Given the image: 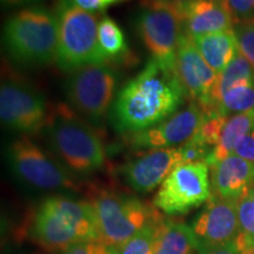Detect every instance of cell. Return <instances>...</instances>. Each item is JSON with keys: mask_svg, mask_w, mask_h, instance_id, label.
Wrapping results in <instances>:
<instances>
[{"mask_svg": "<svg viewBox=\"0 0 254 254\" xmlns=\"http://www.w3.org/2000/svg\"><path fill=\"white\" fill-rule=\"evenodd\" d=\"M182 14L183 32L190 38L234 27L232 15L220 0H194Z\"/></svg>", "mask_w": 254, "mask_h": 254, "instance_id": "cell-17", "label": "cell"}, {"mask_svg": "<svg viewBox=\"0 0 254 254\" xmlns=\"http://www.w3.org/2000/svg\"><path fill=\"white\" fill-rule=\"evenodd\" d=\"M212 168L213 194L238 201L254 185V164L232 154Z\"/></svg>", "mask_w": 254, "mask_h": 254, "instance_id": "cell-16", "label": "cell"}, {"mask_svg": "<svg viewBox=\"0 0 254 254\" xmlns=\"http://www.w3.org/2000/svg\"><path fill=\"white\" fill-rule=\"evenodd\" d=\"M63 254H112V249L100 240H86L73 244Z\"/></svg>", "mask_w": 254, "mask_h": 254, "instance_id": "cell-28", "label": "cell"}, {"mask_svg": "<svg viewBox=\"0 0 254 254\" xmlns=\"http://www.w3.org/2000/svg\"><path fill=\"white\" fill-rule=\"evenodd\" d=\"M99 228V240L109 247L127 243L152 222L161 220L155 206H147L135 196L97 190L92 194Z\"/></svg>", "mask_w": 254, "mask_h": 254, "instance_id": "cell-6", "label": "cell"}, {"mask_svg": "<svg viewBox=\"0 0 254 254\" xmlns=\"http://www.w3.org/2000/svg\"><path fill=\"white\" fill-rule=\"evenodd\" d=\"M161 220L152 222L124 245L119 247H111L112 254H154L157 225Z\"/></svg>", "mask_w": 254, "mask_h": 254, "instance_id": "cell-24", "label": "cell"}, {"mask_svg": "<svg viewBox=\"0 0 254 254\" xmlns=\"http://www.w3.org/2000/svg\"><path fill=\"white\" fill-rule=\"evenodd\" d=\"M135 27L151 59L165 68L176 71L178 43L183 33L182 12L163 2L145 0Z\"/></svg>", "mask_w": 254, "mask_h": 254, "instance_id": "cell-8", "label": "cell"}, {"mask_svg": "<svg viewBox=\"0 0 254 254\" xmlns=\"http://www.w3.org/2000/svg\"><path fill=\"white\" fill-rule=\"evenodd\" d=\"M117 87V73L109 64H95L69 73L64 92L69 107L87 123L99 125L109 112Z\"/></svg>", "mask_w": 254, "mask_h": 254, "instance_id": "cell-7", "label": "cell"}, {"mask_svg": "<svg viewBox=\"0 0 254 254\" xmlns=\"http://www.w3.org/2000/svg\"><path fill=\"white\" fill-rule=\"evenodd\" d=\"M176 73L187 95L194 99L205 112L218 79V73L208 65L196 49L193 38L184 32L178 43Z\"/></svg>", "mask_w": 254, "mask_h": 254, "instance_id": "cell-14", "label": "cell"}, {"mask_svg": "<svg viewBox=\"0 0 254 254\" xmlns=\"http://www.w3.org/2000/svg\"><path fill=\"white\" fill-rule=\"evenodd\" d=\"M254 84V67L243 55H238L225 71L218 74V79L209 97V104L205 113L215 112L219 101L231 88L239 85Z\"/></svg>", "mask_w": 254, "mask_h": 254, "instance_id": "cell-21", "label": "cell"}, {"mask_svg": "<svg viewBox=\"0 0 254 254\" xmlns=\"http://www.w3.org/2000/svg\"><path fill=\"white\" fill-rule=\"evenodd\" d=\"M233 19L234 26L254 21V0H220Z\"/></svg>", "mask_w": 254, "mask_h": 254, "instance_id": "cell-27", "label": "cell"}, {"mask_svg": "<svg viewBox=\"0 0 254 254\" xmlns=\"http://www.w3.org/2000/svg\"><path fill=\"white\" fill-rule=\"evenodd\" d=\"M236 32L240 55H243L254 67V21L241 23L233 27Z\"/></svg>", "mask_w": 254, "mask_h": 254, "instance_id": "cell-26", "label": "cell"}, {"mask_svg": "<svg viewBox=\"0 0 254 254\" xmlns=\"http://www.w3.org/2000/svg\"><path fill=\"white\" fill-rule=\"evenodd\" d=\"M72 4L80 7L88 12H99L104 11L109 6L119 4V2L126 1V0H69Z\"/></svg>", "mask_w": 254, "mask_h": 254, "instance_id": "cell-30", "label": "cell"}, {"mask_svg": "<svg viewBox=\"0 0 254 254\" xmlns=\"http://www.w3.org/2000/svg\"><path fill=\"white\" fill-rule=\"evenodd\" d=\"M187 95L176 71L151 59L119 92L112 107V123L120 133L144 131L178 111Z\"/></svg>", "mask_w": 254, "mask_h": 254, "instance_id": "cell-1", "label": "cell"}, {"mask_svg": "<svg viewBox=\"0 0 254 254\" xmlns=\"http://www.w3.org/2000/svg\"><path fill=\"white\" fill-rule=\"evenodd\" d=\"M58 39V19L43 7H27L17 12L6 21L2 33L8 56L28 67L56 63Z\"/></svg>", "mask_w": 254, "mask_h": 254, "instance_id": "cell-4", "label": "cell"}, {"mask_svg": "<svg viewBox=\"0 0 254 254\" xmlns=\"http://www.w3.org/2000/svg\"><path fill=\"white\" fill-rule=\"evenodd\" d=\"M206 119L201 106L192 101L182 110L153 127L131 134V144L135 148H172L182 146L194 136Z\"/></svg>", "mask_w": 254, "mask_h": 254, "instance_id": "cell-12", "label": "cell"}, {"mask_svg": "<svg viewBox=\"0 0 254 254\" xmlns=\"http://www.w3.org/2000/svg\"><path fill=\"white\" fill-rule=\"evenodd\" d=\"M206 161L177 166L159 187L153 206L168 215L185 214L212 195Z\"/></svg>", "mask_w": 254, "mask_h": 254, "instance_id": "cell-10", "label": "cell"}, {"mask_svg": "<svg viewBox=\"0 0 254 254\" xmlns=\"http://www.w3.org/2000/svg\"><path fill=\"white\" fill-rule=\"evenodd\" d=\"M200 253L201 254H240L236 246V243H231V244H227V245H222V246L212 247V249L201 251Z\"/></svg>", "mask_w": 254, "mask_h": 254, "instance_id": "cell-31", "label": "cell"}, {"mask_svg": "<svg viewBox=\"0 0 254 254\" xmlns=\"http://www.w3.org/2000/svg\"><path fill=\"white\" fill-rule=\"evenodd\" d=\"M57 19L59 39L56 63L62 71L72 73L85 66L109 62L98 41L97 14L69 0H60Z\"/></svg>", "mask_w": 254, "mask_h": 254, "instance_id": "cell-5", "label": "cell"}, {"mask_svg": "<svg viewBox=\"0 0 254 254\" xmlns=\"http://www.w3.org/2000/svg\"><path fill=\"white\" fill-rule=\"evenodd\" d=\"M253 110L254 84H245L231 88L219 101L215 112L230 117V114L245 113Z\"/></svg>", "mask_w": 254, "mask_h": 254, "instance_id": "cell-23", "label": "cell"}, {"mask_svg": "<svg viewBox=\"0 0 254 254\" xmlns=\"http://www.w3.org/2000/svg\"><path fill=\"white\" fill-rule=\"evenodd\" d=\"M49 145L69 171L87 176L105 164V148L98 132L66 104L50 111L44 127Z\"/></svg>", "mask_w": 254, "mask_h": 254, "instance_id": "cell-2", "label": "cell"}, {"mask_svg": "<svg viewBox=\"0 0 254 254\" xmlns=\"http://www.w3.org/2000/svg\"><path fill=\"white\" fill-rule=\"evenodd\" d=\"M33 237L50 252H64L79 241L99 240L93 206L64 196L44 200L33 219Z\"/></svg>", "mask_w": 254, "mask_h": 254, "instance_id": "cell-3", "label": "cell"}, {"mask_svg": "<svg viewBox=\"0 0 254 254\" xmlns=\"http://www.w3.org/2000/svg\"><path fill=\"white\" fill-rule=\"evenodd\" d=\"M152 1L163 2V4L173 6V7H176L177 9H179V11L183 13L184 9H185L187 6L190 4V2L194 1V0H152Z\"/></svg>", "mask_w": 254, "mask_h": 254, "instance_id": "cell-32", "label": "cell"}, {"mask_svg": "<svg viewBox=\"0 0 254 254\" xmlns=\"http://www.w3.org/2000/svg\"><path fill=\"white\" fill-rule=\"evenodd\" d=\"M240 254H254V247H250V249H245L240 251Z\"/></svg>", "mask_w": 254, "mask_h": 254, "instance_id": "cell-35", "label": "cell"}, {"mask_svg": "<svg viewBox=\"0 0 254 254\" xmlns=\"http://www.w3.org/2000/svg\"><path fill=\"white\" fill-rule=\"evenodd\" d=\"M238 201L225 200L212 194L205 208L193 224L199 241V252L212 247L234 243L240 233Z\"/></svg>", "mask_w": 254, "mask_h": 254, "instance_id": "cell-13", "label": "cell"}, {"mask_svg": "<svg viewBox=\"0 0 254 254\" xmlns=\"http://www.w3.org/2000/svg\"><path fill=\"white\" fill-rule=\"evenodd\" d=\"M249 195L251 200H252V205H253V213H254V185L251 187V189L249 190Z\"/></svg>", "mask_w": 254, "mask_h": 254, "instance_id": "cell-34", "label": "cell"}, {"mask_svg": "<svg viewBox=\"0 0 254 254\" xmlns=\"http://www.w3.org/2000/svg\"><path fill=\"white\" fill-rule=\"evenodd\" d=\"M196 49L215 72L225 71L239 55L236 32L233 28L193 38Z\"/></svg>", "mask_w": 254, "mask_h": 254, "instance_id": "cell-18", "label": "cell"}, {"mask_svg": "<svg viewBox=\"0 0 254 254\" xmlns=\"http://www.w3.org/2000/svg\"><path fill=\"white\" fill-rule=\"evenodd\" d=\"M8 5H27V4H33V2L40 1V0H2Z\"/></svg>", "mask_w": 254, "mask_h": 254, "instance_id": "cell-33", "label": "cell"}, {"mask_svg": "<svg viewBox=\"0 0 254 254\" xmlns=\"http://www.w3.org/2000/svg\"><path fill=\"white\" fill-rule=\"evenodd\" d=\"M195 251H199V241L190 225L174 220L157 225L154 254H193Z\"/></svg>", "mask_w": 254, "mask_h": 254, "instance_id": "cell-19", "label": "cell"}, {"mask_svg": "<svg viewBox=\"0 0 254 254\" xmlns=\"http://www.w3.org/2000/svg\"><path fill=\"white\" fill-rule=\"evenodd\" d=\"M228 118L230 117L222 116L219 112L206 114V119L204 124H202L201 128L199 129V132L193 138H195L199 142H201L202 145L207 146L209 148H211V146L214 147V146L218 145L219 140H220L221 132Z\"/></svg>", "mask_w": 254, "mask_h": 254, "instance_id": "cell-25", "label": "cell"}, {"mask_svg": "<svg viewBox=\"0 0 254 254\" xmlns=\"http://www.w3.org/2000/svg\"><path fill=\"white\" fill-rule=\"evenodd\" d=\"M254 128V110L245 113H239L228 118L221 132L218 145L212 148L206 163L209 167L220 163L234 153L236 146L241 139Z\"/></svg>", "mask_w": 254, "mask_h": 254, "instance_id": "cell-20", "label": "cell"}, {"mask_svg": "<svg viewBox=\"0 0 254 254\" xmlns=\"http://www.w3.org/2000/svg\"><path fill=\"white\" fill-rule=\"evenodd\" d=\"M47 110L44 95L25 81L7 79L0 87V117L11 131L23 135L37 134L47 123Z\"/></svg>", "mask_w": 254, "mask_h": 254, "instance_id": "cell-11", "label": "cell"}, {"mask_svg": "<svg viewBox=\"0 0 254 254\" xmlns=\"http://www.w3.org/2000/svg\"><path fill=\"white\" fill-rule=\"evenodd\" d=\"M98 41L105 56L117 59L128 53V45L122 28L112 18L104 15L98 25Z\"/></svg>", "mask_w": 254, "mask_h": 254, "instance_id": "cell-22", "label": "cell"}, {"mask_svg": "<svg viewBox=\"0 0 254 254\" xmlns=\"http://www.w3.org/2000/svg\"><path fill=\"white\" fill-rule=\"evenodd\" d=\"M233 154L254 164V128L238 142Z\"/></svg>", "mask_w": 254, "mask_h": 254, "instance_id": "cell-29", "label": "cell"}, {"mask_svg": "<svg viewBox=\"0 0 254 254\" xmlns=\"http://www.w3.org/2000/svg\"><path fill=\"white\" fill-rule=\"evenodd\" d=\"M179 165H183L180 147L155 148L127 163L123 168V174L131 189L146 193L161 185Z\"/></svg>", "mask_w": 254, "mask_h": 254, "instance_id": "cell-15", "label": "cell"}, {"mask_svg": "<svg viewBox=\"0 0 254 254\" xmlns=\"http://www.w3.org/2000/svg\"><path fill=\"white\" fill-rule=\"evenodd\" d=\"M7 159L15 176L32 187L49 190H79L67 168L46 154L28 135H21L9 144Z\"/></svg>", "mask_w": 254, "mask_h": 254, "instance_id": "cell-9", "label": "cell"}]
</instances>
